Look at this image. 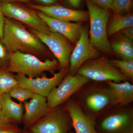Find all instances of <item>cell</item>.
Listing matches in <instances>:
<instances>
[{"label": "cell", "instance_id": "24", "mask_svg": "<svg viewBox=\"0 0 133 133\" xmlns=\"http://www.w3.org/2000/svg\"><path fill=\"white\" fill-rule=\"evenodd\" d=\"M11 98L19 101L20 103H23L30 99L35 94L31 90L23 88L19 85L12 88L8 92Z\"/></svg>", "mask_w": 133, "mask_h": 133}, {"label": "cell", "instance_id": "19", "mask_svg": "<svg viewBox=\"0 0 133 133\" xmlns=\"http://www.w3.org/2000/svg\"><path fill=\"white\" fill-rule=\"evenodd\" d=\"M112 51L120 59L133 60V41L120 34L113 42L110 43Z\"/></svg>", "mask_w": 133, "mask_h": 133}, {"label": "cell", "instance_id": "27", "mask_svg": "<svg viewBox=\"0 0 133 133\" xmlns=\"http://www.w3.org/2000/svg\"><path fill=\"white\" fill-rule=\"evenodd\" d=\"M91 3L101 8L111 9L112 0H88Z\"/></svg>", "mask_w": 133, "mask_h": 133}, {"label": "cell", "instance_id": "12", "mask_svg": "<svg viewBox=\"0 0 133 133\" xmlns=\"http://www.w3.org/2000/svg\"><path fill=\"white\" fill-rule=\"evenodd\" d=\"M69 72V69H59L58 72L50 78L45 75L36 78H30L20 74L15 76L19 85L47 98L52 89L59 85Z\"/></svg>", "mask_w": 133, "mask_h": 133}, {"label": "cell", "instance_id": "7", "mask_svg": "<svg viewBox=\"0 0 133 133\" xmlns=\"http://www.w3.org/2000/svg\"><path fill=\"white\" fill-rule=\"evenodd\" d=\"M72 129L71 116L63 104L49 110L27 130L30 133H68Z\"/></svg>", "mask_w": 133, "mask_h": 133}, {"label": "cell", "instance_id": "33", "mask_svg": "<svg viewBox=\"0 0 133 133\" xmlns=\"http://www.w3.org/2000/svg\"><path fill=\"white\" fill-rule=\"evenodd\" d=\"M22 133H30L28 131V130L27 129H23V132Z\"/></svg>", "mask_w": 133, "mask_h": 133}, {"label": "cell", "instance_id": "13", "mask_svg": "<svg viewBox=\"0 0 133 133\" xmlns=\"http://www.w3.org/2000/svg\"><path fill=\"white\" fill-rule=\"evenodd\" d=\"M29 7L48 16L63 21L81 22L87 21L89 18L87 11L69 8L58 4L45 6L31 4Z\"/></svg>", "mask_w": 133, "mask_h": 133}, {"label": "cell", "instance_id": "10", "mask_svg": "<svg viewBox=\"0 0 133 133\" xmlns=\"http://www.w3.org/2000/svg\"><path fill=\"white\" fill-rule=\"evenodd\" d=\"M31 31L52 51L58 62L59 69H69L70 56L74 49L72 43L57 32L52 31L49 35H45L33 29Z\"/></svg>", "mask_w": 133, "mask_h": 133}, {"label": "cell", "instance_id": "28", "mask_svg": "<svg viewBox=\"0 0 133 133\" xmlns=\"http://www.w3.org/2000/svg\"><path fill=\"white\" fill-rule=\"evenodd\" d=\"M121 34L124 36L133 41V26L128 27L120 31Z\"/></svg>", "mask_w": 133, "mask_h": 133}, {"label": "cell", "instance_id": "3", "mask_svg": "<svg viewBox=\"0 0 133 133\" xmlns=\"http://www.w3.org/2000/svg\"><path fill=\"white\" fill-rule=\"evenodd\" d=\"M58 68L59 64L56 59L42 61L31 54L16 51L10 54L8 70L12 73L22 74L30 78H36L45 71L54 74Z\"/></svg>", "mask_w": 133, "mask_h": 133}, {"label": "cell", "instance_id": "20", "mask_svg": "<svg viewBox=\"0 0 133 133\" xmlns=\"http://www.w3.org/2000/svg\"><path fill=\"white\" fill-rule=\"evenodd\" d=\"M131 26H133V15L132 12L125 15L114 14L108 26V36L112 35Z\"/></svg>", "mask_w": 133, "mask_h": 133}, {"label": "cell", "instance_id": "21", "mask_svg": "<svg viewBox=\"0 0 133 133\" xmlns=\"http://www.w3.org/2000/svg\"><path fill=\"white\" fill-rule=\"evenodd\" d=\"M19 85L15 76L8 69L0 70V95L6 93L15 86Z\"/></svg>", "mask_w": 133, "mask_h": 133}, {"label": "cell", "instance_id": "6", "mask_svg": "<svg viewBox=\"0 0 133 133\" xmlns=\"http://www.w3.org/2000/svg\"><path fill=\"white\" fill-rule=\"evenodd\" d=\"M77 73L91 81L98 82L129 81L126 76L110 63L109 59L102 56L85 62L78 69Z\"/></svg>", "mask_w": 133, "mask_h": 133}, {"label": "cell", "instance_id": "1", "mask_svg": "<svg viewBox=\"0 0 133 133\" xmlns=\"http://www.w3.org/2000/svg\"><path fill=\"white\" fill-rule=\"evenodd\" d=\"M72 98L83 112L94 121L116 105L113 94L105 82L89 81Z\"/></svg>", "mask_w": 133, "mask_h": 133}, {"label": "cell", "instance_id": "11", "mask_svg": "<svg viewBox=\"0 0 133 133\" xmlns=\"http://www.w3.org/2000/svg\"><path fill=\"white\" fill-rule=\"evenodd\" d=\"M100 52L91 42L88 29L83 27L79 39L70 56L69 73L72 75L77 74L85 62L101 56Z\"/></svg>", "mask_w": 133, "mask_h": 133}, {"label": "cell", "instance_id": "14", "mask_svg": "<svg viewBox=\"0 0 133 133\" xmlns=\"http://www.w3.org/2000/svg\"><path fill=\"white\" fill-rule=\"evenodd\" d=\"M38 16L48 25L51 31L61 34L75 44L79 39L83 27L81 22L63 21L48 16L41 12Z\"/></svg>", "mask_w": 133, "mask_h": 133}, {"label": "cell", "instance_id": "32", "mask_svg": "<svg viewBox=\"0 0 133 133\" xmlns=\"http://www.w3.org/2000/svg\"><path fill=\"white\" fill-rule=\"evenodd\" d=\"M1 1H15L20 2H23L25 3H29L30 2V0H0Z\"/></svg>", "mask_w": 133, "mask_h": 133}, {"label": "cell", "instance_id": "15", "mask_svg": "<svg viewBox=\"0 0 133 133\" xmlns=\"http://www.w3.org/2000/svg\"><path fill=\"white\" fill-rule=\"evenodd\" d=\"M24 112L22 122L24 129H28L45 116L49 111L47 98L35 94L23 103Z\"/></svg>", "mask_w": 133, "mask_h": 133}, {"label": "cell", "instance_id": "29", "mask_svg": "<svg viewBox=\"0 0 133 133\" xmlns=\"http://www.w3.org/2000/svg\"><path fill=\"white\" fill-rule=\"evenodd\" d=\"M73 9H77L81 6L83 0H65ZM78 10V9H77Z\"/></svg>", "mask_w": 133, "mask_h": 133}, {"label": "cell", "instance_id": "36", "mask_svg": "<svg viewBox=\"0 0 133 133\" xmlns=\"http://www.w3.org/2000/svg\"><path fill=\"white\" fill-rule=\"evenodd\" d=\"M0 98H1V95H0Z\"/></svg>", "mask_w": 133, "mask_h": 133}, {"label": "cell", "instance_id": "17", "mask_svg": "<svg viewBox=\"0 0 133 133\" xmlns=\"http://www.w3.org/2000/svg\"><path fill=\"white\" fill-rule=\"evenodd\" d=\"M0 123L17 124L21 123L24 112L23 103L12 100L8 93L1 95Z\"/></svg>", "mask_w": 133, "mask_h": 133}, {"label": "cell", "instance_id": "30", "mask_svg": "<svg viewBox=\"0 0 133 133\" xmlns=\"http://www.w3.org/2000/svg\"><path fill=\"white\" fill-rule=\"evenodd\" d=\"M5 16L0 8V39H2L3 34V27L5 23Z\"/></svg>", "mask_w": 133, "mask_h": 133}, {"label": "cell", "instance_id": "9", "mask_svg": "<svg viewBox=\"0 0 133 133\" xmlns=\"http://www.w3.org/2000/svg\"><path fill=\"white\" fill-rule=\"evenodd\" d=\"M90 81L82 74L77 73L72 75L68 72L59 85L53 88L47 97L49 110L64 104Z\"/></svg>", "mask_w": 133, "mask_h": 133}, {"label": "cell", "instance_id": "16", "mask_svg": "<svg viewBox=\"0 0 133 133\" xmlns=\"http://www.w3.org/2000/svg\"><path fill=\"white\" fill-rule=\"evenodd\" d=\"M63 105L71 116L75 133H98L95 129V121L83 112L72 98Z\"/></svg>", "mask_w": 133, "mask_h": 133}, {"label": "cell", "instance_id": "18", "mask_svg": "<svg viewBox=\"0 0 133 133\" xmlns=\"http://www.w3.org/2000/svg\"><path fill=\"white\" fill-rule=\"evenodd\" d=\"M111 89L116 104L125 106L131 104L133 102V83L129 81L115 83L106 81Z\"/></svg>", "mask_w": 133, "mask_h": 133}, {"label": "cell", "instance_id": "37", "mask_svg": "<svg viewBox=\"0 0 133 133\" xmlns=\"http://www.w3.org/2000/svg\"><path fill=\"white\" fill-rule=\"evenodd\" d=\"M0 70H1V69H0Z\"/></svg>", "mask_w": 133, "mask_h": 133}, {"label": "cell", "instance_id": "35", "mask_svg": "<svg viewBox=\"0 0 133 133\" xmlns=\"http://www.w3.org/2000/svg\"><path fill=\"white\" fill-rule=\"evenodd\" d=\"M1 103H0V114H1Z\"/></svg>", "mask_w": 133, "mask_h": 133}, {"label": "cell", "instance_id": "22", "mask_svg": "<svg viewBox=\"0 0 133 133\" xmlns=\"http://www.w3.org/2000/svg\"><path fill=\"white\" fill-rule=\"evenodd\" d=\"M111 63L118 69L123 75L133 83V60L114 59H109Z\"/></svg>", "mask_w": 133, "mask_h": 133}, {"label": "cell", "instance_id": "38", "mask_svg": "<svg viewBox=\"0 0 133 133\" xmlns=\"http://www.w3.org/2000/svg\"></svg>", "mask_w": 133, "mask_h": 133}, {"label": "cell", "instance_id": "23", "mask_svg": "<svg viewBox=\"0 0 133 133\" xmlns=\"http://www.w3.org/2000/svg\"><path fill=\"white\" fill-rule=\"evenodd\" d=\"M133 0H112L111 9L114 14L122 15L131 13Z\"/></svg>", "mask_w": 133, "mask_h": 133}, {"label": "cell", "instance_id": "31", "mask_svg": "<svg viewBox=\"0 0 133 133\" xmlns=\"http://www.w3.org/2000/svg\"><path fill=\"white\" fill-rule=\"evenodd\" d=\"M43 4L42 6H49L57 5V0H34Z\"/></svg>", "mask_w": 133, "mask_h": 133}, {"label": "cell", "instance_id": "26", "mask_svg": "<svg viewBox=\"0 0 133 133\" xmlns=\"http://www.w3.org/2000/svg\"><path fill=\"white\" fill-rule=\"evenodd\" d=\"M17 124L0 123V133H22Z\"/></svg>", "mask_w": 133, "mask_h": 133}, {"label": "cell", "instance_id": "2", "mask_svg": "<svg viewBox=\"0 0 133 133\" xmlns=\"http://www.w3.org/2000/svg\"><path fill=\"white\" fill-rule=\"evenodd\" d=\"M9 54L25 51L38 54L48 53L43 43L20 22L5 17L1 39Z\"/></svg>", "mask_w": 133, "mask_h": 133}, {"label": "cell", "instance_id": "8", "mask_svg": "<svg viewBox=\"0 0 133 133\" xmlns=\"http://www.w3.org/2000/svg\"><path fill=\"white\" fill-rule=\"evenodd\" d=\"M0 8L4 16L25 23L34 30L49 35L52 32L36 12L15 1H2Z\"/></svg>", "mask_w": 133, "mask_h": 133}, {"label": "cell", "instance_id": "34", "mask_svg": "<svg viewBox=\"0 0 133 133\" xmlns=\"http://www.w3.org/2000/svg\"><path fill=\"white\" fill-rule=\"evenodd\" d=\"M68 133H74V132H73L72 131H70V132H69Z\"/></svg>", "mask_w": 133, "mask_h": 133}, {"label": "cell", "instance_id": "25", "mask_svg": "<svg viewBox=\"0 0 133 133\" xmlns=\"http://www.w3.org/2000/svg\"><path fill=\"white\" fill-rule=\"evenodd\" d=\"M10 59V54L0 39V69H8Z\"/></svg>", "mask_w": 133, "mask_h": 133}, {"label": "cell", "instance_id": "5", "mask_svg": "<svg viewBox=\"0 0 133 133\" xmlns=\"http://www.w3.org/2000/svg\"><path fill=\"white\" fill-rule=\"evenodd\" d=\"M85 1L90 23L88 33L90 41L100 52L111 55L112 51L107 35L110 17L109 10L98 7L88 0Z\"/></svg>", "mask_w": 133, "mask_h": 133}, {"label": "cell", "instance_id": "4", "mask_svg": "<svg viewBox=\"0 0 133 133\" xmlns=\"http://www.w3.org/2000/svg\"><path fill=\"white\" fill-rule=\"evenodd\" d=\"M98 133H133V107L116 104L95 122Z\"/></svg>", "mask_w": 133, "mask_h": 133}]
</instances>
